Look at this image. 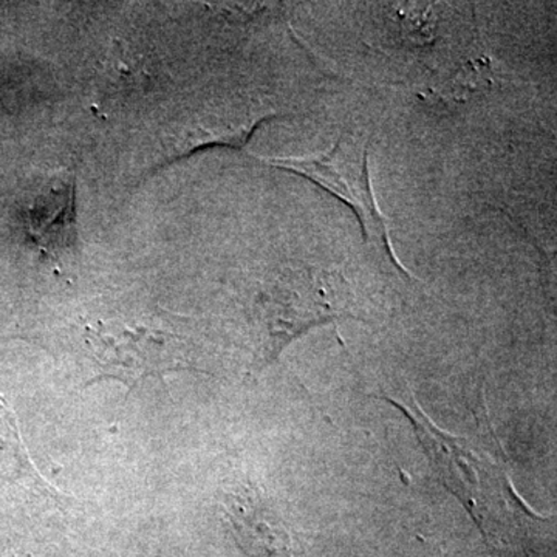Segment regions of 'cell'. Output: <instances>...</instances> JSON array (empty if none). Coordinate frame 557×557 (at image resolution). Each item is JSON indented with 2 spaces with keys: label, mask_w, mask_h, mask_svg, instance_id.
Listing matches in <instances>:
<instances>
[{
  "label": "cell",
  "mask_w": 557,
  "mask_h": 557,
  "mask_svg": "<svg viewBox=\"0 0 557 557\" xmlns=\"http://www.w3.org/2000/svg\"><path fill=\"white\" fill-rule=\"evenodd\" d=\"M346 281L314 267H285L256 298L262 332V368L285 347L318 325L354 318Z\"/></svg>",
  "instance_id": "obj_1"
},
{
  "label": "cell",
  "mask_w": 557,
  "mask_h": 557,
  "mask_svg": "<svg viewBox=\"0 0 557 557\" xmlns=\"http://www.w3.org/2000/svg\"><path fill=\"white\" fill-rule=\"evenodd\" d=\"M278 170L295 172L330 190L351 208L370 247L383 256L391 265L406 273L392 248L386 219L380 211L373 194L369 171V141L358 135L346 134L332 149L306 159L265 160Z\"/></svg>",
  "instance_id": "obj_2"
},
{
  "label": "cell",
  "mask_w": 557,
  "mask_h": 557,
  "mask_svg": "<svg viewBox=\"0 0 557 557\" xmlns=\"http://www.w3.org/2000/svg\"><path fill=\"white\" fill-rule=\"evenodd\" d=\"M87 346L98 366V379L121 381L129 391L149 376L190 369L180 336L141 324L98 322L86 330Z\"/></svg>",
  "instance_id": "obj_3"
},
{
  "label": "cell",
  "mask_w": 557,
  "mask_h": 557,
  "mask_svg": "<svg viewBox=\"0 0 557 557\" xmlns=\"http://www.w3.org/2000/svg\"><path fill=\"white\" fill-rule=\"evenodd\" d=\"M387 401L398 406L401 412L412 421L418 438L434 461L443 483L449 487L450 493L456 494L463 502L472 518L482 522L485 509L493 505L491 502L496 500V497L483 485V480L490 482V479H498L500 472L483 474V468L493 467V465L487 463L474 449L469 448L463 440L448 437L443 432H438L437 428L432 426L431 421L424 418L423 412H418L416 416L394 399H387Z\"/></svg>",
  "instance_id": "obj_4"
},
{
  "label": "cell",
  "mask_w": 557,
  "mask_h": 557,
  "mask_svg": "<svg viewBox=\"0 0 557 557\" xmlns=\"http://www.w3.org/2000/svg\"><path fill=\"white\" fill-rule=\"evenodd\" d=\"M25 226L33 244L46 255H65L78 245L75 172L62 171L36 196L25 211Z\"/></svg>",
  "instance_id": "obj_5"
}]
</instances>
